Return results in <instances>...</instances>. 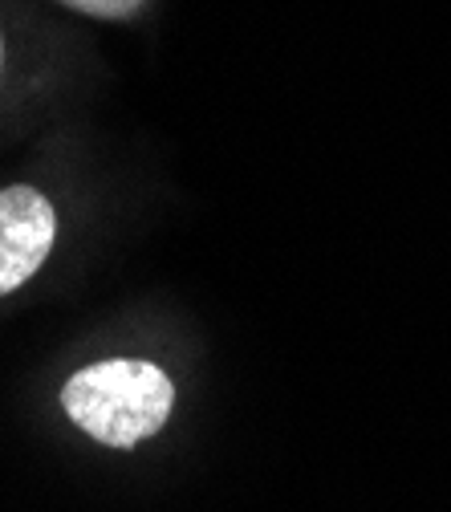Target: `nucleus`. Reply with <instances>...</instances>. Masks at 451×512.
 Masks as SVG:
<instances>
[{
  "label": "nucleus",
  "instance_id": "nucleus-2",
  "mask_svg": "<svg viewBox=\"0 0 451 512\" xmlns=\"http://www.w3.org/2000/svg\"><path fill=\"white\" fill-rule=\"evenodd\" d=\"M57 216L53 204L33 187L0 191V297L21 289L53 248Z\"/></svg>",
  "mask_w": 451,
  "mask_h": 512
},
{
  "label": "nucleus",
  "instance_id": "nucleus-1",
  "mask_svg": "<svg viewBox=\"0 0 451 512\" xmlns=\"http://www.w3.org/2000/svg\"><path fill=\"white\" fill-rule=\"evenodd\" d=\"M61 407L90 439L135 447L171 419L175 387L155 362L110 358L78 370L61 387Z\"/></svg>",
  "mask_w": 451,
  "mask_h": 512
}]
</instances>
